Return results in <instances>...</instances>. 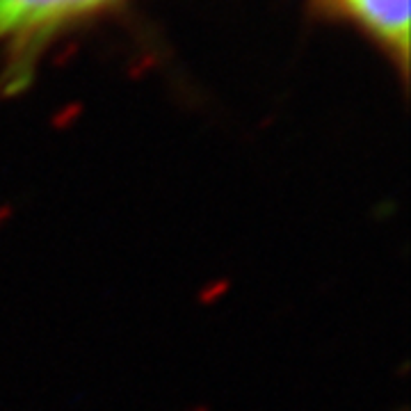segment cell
I'll return each mask as SVG.
<instances>
[{
  "instance_id": "7a4b0ae2",
  "label": "cell",
  "mask_w": 411,
  "mask_h": 411,
  "mask_svg": "<svg viewBox=\"0 0 411 411\" xmlns=\"http://www.w3.org/2000/svg\"><path fill=\"white\" fill-rule=\"evenodd\" d=\"M345 5L375 32L393 46L400 64L407 66L409 55V0H345Z\"/></svg>"
},
{
  "instance_id": "277c9868",
  "label": "cell",
  "mask_w": 411,
  "mask_h": 411,
  "mask_svg": "<svg viewBox=\"0 0 411 411\" xmlns=\"http://www.w3.org/2000/svg\"><path fill=\"white\" fill-rule=\"evenodd\" d=\"M12 218V208H0V227Z\"/></svg>"
},
{
  "instance_id": "5b68a950",
  "label": "cell",
  "mask_w": 411,
  "mask_h": 411,
  "mask_svg": "<svg viewBox=\"0 0 411 411\" xmlns=\"http://www.w3.org/2000/svg\"><path fill=\"white\" fill-rule=\"evenodd\" d=\"M190 411H208V407H197V409H190Z\"/></svg>"
},
{
  "instance_id": "6da1fadb",
  "label": "cell",
  "mask_w": 411,
  "mask_h": 411,
  "mask_svg": "<svg viewBox=\"0 0 411 411\" xmlns=\"http://www.w3.org/2000/svg\"><path fill=\"white\" fill-rule=\"evenodd\" d=\"M112 3L117 0H0V41H10L14 53L3 80L5 94H17L28 85L37 50L50 35Z\"/></svg>"
},
{
  "instance_id": "3957f363",
  "label": "cell",
  "mask_w": 411,
  "mask_h": 411,
  "mask_svg": "<svg viewBox=\"0 0 411 411\" xmlns=\"http://www.w3.org/2000/svg\"><path fill=\"white\" fill-rule=\"evenodd\" d=\"M229 286H231L229 279H222V281H213V283H208V286L199 293V302H201V304H213V302H218L222 295H227Z\"/></svg>"
}]
</instances>
